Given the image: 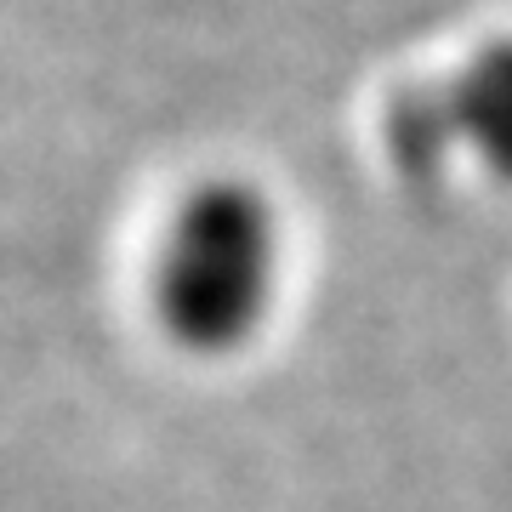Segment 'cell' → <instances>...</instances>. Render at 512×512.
Wrapping results in <instances>:
<instances>
[{
	"label": "cell",
	"mask_w": 512,
	"mask_h": 512,
	"mask_svg": "<svg viewBox=\"0 0 512 512\" xmlns=\"http://www.w3.org/2000/svg\"><path fill=\"white\" fill-rule=\"evenodd\" d=\"M279 211L239 177L188 188L154 256V308L165 336L188 353L245 348L279 296Z\"/></svg>",
	"instance_id": "6da1fadb"
},
{
	"label": "cell",
	"mask_w": 512,
	"mask_h": 512,
	"mask_svg": "<svg viewBox=\"0 0 512 512\" xmlns=\"http://www.w3.org/2000/svg\"><path fill=\"white\" fill-rule=\"evenodd\" d=\"M456 143L512 183V40L478 46L461 74H450L433 92H410L393 109L399 160L427 165Z\"/></svg>",
	"instance_id": "7a4b0ae2"
}]
</instances>
